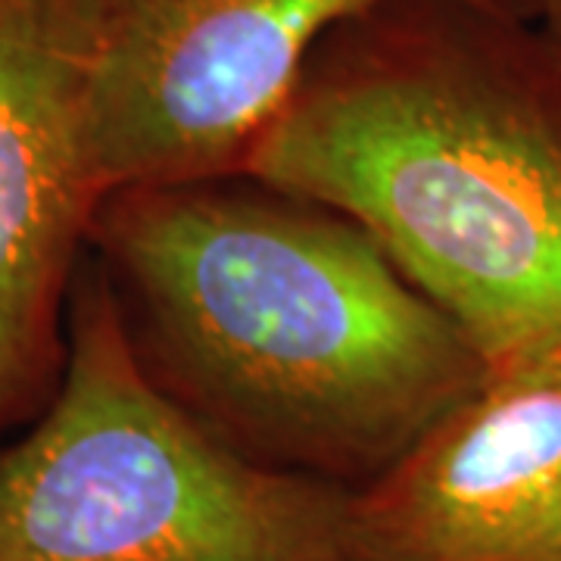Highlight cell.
<instances>
[{"instance_id": "cell-2", "label": "cell", "mask_w": 561, "mask_h": 561, "mask_svg": "<svg viewBox=\"0 0 561 561\" xmlns=\"http://www.w3.org/2000/svg\"><path fill=\"white\" fill-rule=\"evenodd\" d=\"M243 175L365 228L486 362L561 341V41L387 0L321 41Z\"/></svg>"}, {"instance_id": "cell-4", "label": "cell", "mask_w": 561, "mask_h": 561, "mask_svg": "<svg viewBox=\"0 0 561 561\" xmlns=\"http://www.w3.org/2000/svg\"><path fill=\"white\" fill-rule=\"evenodd\" d=\"M387 0H76L81 128L103 197L243 175L337 25ZM540 20L537 0H459Z\"/></svg>"}, {"instance_id": "cell-5", "label": "cell", "mask_w": 561, "mask_h": 561, "mask_svg": "<svg viewBox=\"0 0 561 561\" xmlns=\"http://www.w3.org/2000/svg\"><path fill=\"white\" fill-rule=\"evenodd\" d=\"M101 201L81 128L76 0H0V437L60 383Z\"/></svg>"}, {"instance_id": "cell-3", "label": "cell", "mask_w": 561, "mask_h": 561, "mask_svg": "<svg viewBox=\"0 0 561 561\" xmlns=\"http://www.w3.org/2000/svg\"><path fill=\"white\" fill-rule=\"evenodd\" d=\"M0 561H356L353 490L265 468L191 419L84 256L60 383L0 446Z\"/></svg>"}, {"instance_id": "cell-7", "label": "cell", "mask_w": 561, "mask_h": 561, "mask_svg": "<svg viewBox=\"0 0 561 561\" xmlns=\"http://www.w3.org/2000/svg\"><path fill=\"white\" fill-rule=\"evenodd\" d=\"M540 3L542 25L561 41V0H537Z\"/></svg>"}, {"instance_id": "cell-1", "label": "cell", "mask_w": 561, "mask_h": 561, "mask_svg": "<svg viewBox=\"0 0 561 561\" xmlns=\"http://www.w3.org/2000/svg\"><path fill=\"white\" fill-rule=\"evenodd\" d=\"M88 250L150 378L275 471L362 490L486 371L365 228L250 175L113 191Z\"/></svg>"}, {"instance_id": "cell-6", "label": "cell", "mask_w": 561, "mask_h": 561, "mask_svg": "<svg viewBox=\"0 0 561 561\" xmlns=\"http://www.w3.org/2000/svg\"><path fill=\"white\" fill-rule=\"evenodd\" d=\"M356 561H561V341L486 362L390 471L353 490Z\"/></svg>"}]
</instances>
